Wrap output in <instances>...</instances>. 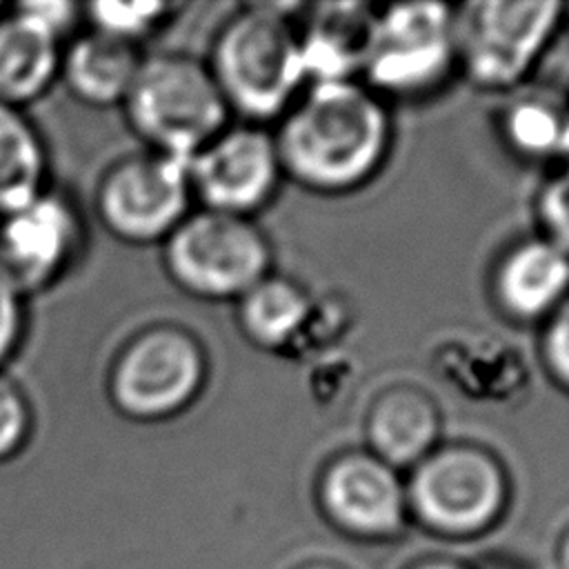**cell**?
Here are the masks:
<instances>
[{
    "label": "cell",
    "instance_id": "cell-1",
    "mask_svg": "<svg viewBox=\"0 0 569 569\" xmlns=\"http://www.w3.org/2000/svg\"><path fill=\"white\" fill-rule=\"evenodd\" d=\"M284 180L320 196L369 184L393 144L387 102L360 80L309 82L273 131Z\"/></svg>",
    "mask_w": 569,
    "mask_h": 569
},
{
    "label": "cell",
    "instance_id": "cell-2",
    "mask_svg": "<svg viewBox=\"0 0 569 569\" xmlns=\"http://www.w3.org/2000/svg\"><path fill=\"white\" fill-rule=\"evenodd\" d=\"M298 4H247L218 29L207 67L231 113L244 122L278 120L309 84L298 22Z\"/></svg>",
    "mask_w": 569,
    "mask_h": 569
},
{
    "label": "cell",
    "instance_id": "cell-3",
    "mask_svg": "<svg viewBox=\"0 0 569 569\" xmlns=\"http://www.w3.org/2000/svg\"><path fill=\"white\" fill-rule=\"evenodd\" d=\"M122 111L144 149L187 162L231 118L207 62L180 51L142 58Z\"/></svg>",
    "mask_w": 569,
    "mask_h": 569
},
{
    "label": "cell",
    "instance_id": "cell-4",
    "mask_svg": "<svg viewBox=\"0 0 569 569\" xmlns=\"http://www.w3.org/2000/svg\"><path fill=\"white\" fill-rule=\"evenodd\" d=\"M209 378L202 340L178 322H151L113 356L107 371L111 407L133 422H162L187 411Z\"/></svg>",
    "mask_w": 569,
    "mask_h": 569
},
{
    "label": "cell",
    "instance_id": "cell-5",
    "mask_svg": "<svg viewBox=\"0 0 569 569\" xmlns=\"http://www.w3.org/2000/svg\"><path fill=\"white\" fill-rule=\"evenodd\" d=\"M458 71L456 9L400 2L376 9L360 82L385 102L422 100Z\"/></svg>",
    "mask_w": 569,
    "mask_h": 569
},
{
    "label": "cell",
    "instance_id": "cell-6",
    "mask_svg": "<svg viewBox=\"0 0 569 569\" xmlns=\"http://www.w3.org/2000/svg\"><path fill=\"white\" fill-rule=\"evenodd\" d=\"M409 516L445 538H473L491 529L509 502L500 458L476 442H440L405 480Z\"/></svg>",
    "mask_w": 569,
    "mask_h": 569
},
{
    "label": "cell",
    "instance_id": "cell-7",
    "mask_svg": "<svg viewBox=\"0 0 569 569\" xmlns=\"http://www.w3.org/2000/svg\"><path fill=\"white\" fill-rule=\"evenodd\" d=\"M160 247L171 282L209 302H236L273 271L267 233L244 216L191 209Z\"/></svg>",
    "mask_w": 569,
    "mask_h": 569
},
{
    "label": "cell",
    "instance_id": "cell-8",
    "mask_svg": "<svg viewBox=\"0 0 569 569\" xmlns=\"http://www.w3.org/2000/svg\"><path fill=\"white\" fill-rule=\"evenodd\" d=\"M565 4L480 0L456 11L458 71L482 91L518 87L562 27Z\"/></svg>",
    "mask_w": 569,
    "mask_h": 569
},
{
    "label": "cell",
    "instance_id": "cell-9",
    "mask_svg": "<svg viewBox=\"0 0 569 569\" xmlns=\"http://www.w3.org/2000/svg\"><path fill=\"white\" fill-rule=\"evenodd\" d=\"M102 227L127 244L160 242L191 213L187 160L142 149L111 162L93 196Z\"/></svg>",
    "mask_w": 569,
    "mask_h": 569
},
{
    "label": "cell",
    "instance_id": "cell-10",
    "mask_svg": "<svg viewBox=\"0 0 569 569\" xmlns=\"http://www.w3.org/2000/svg\"><path fill=\"white\" fill-rule=\"evenodd\" d=\"M187 169L202 209L244 218L269 207L284 180L273 131L244 120L229 122L189 158Z\"/></svg>",
    "mask_w": 569,
    "mask_h": 569
},
{
    "label": "cell",
    "instance_id": "cell-11",
    "mask_svg": "<svg viewBox=\"0 0 569 569\" xmlns=\"http://www.w3.org/2000/svg\"><path fill=\"white\" fill-rule=\"evenodd\" d=\"M82 247L76 204L47 189L0 218V282L20 298L44 291L73 267Z\"/></svg>",
    "mask_w": 569,
    "mask_h": 569
},
{
    "label": "cell",
    "instance_id": "cell-12",
    "mask_svg": "<svg viewBox=\"0 0 569 569\" xmlns=\"http://www.w3.org/2000/svg\"><path fill=\"white\" fill-rule=\"evenodd\" d=\"M316 496L325 518L353 538L387 540L409 520L400 471L367 449L333 456L318 476Z\"/></svg>",
    "mask_w": 569,
    "mask_h": 569
},
{
    "label": "cell",
    "instance_id": "cell-13",
    "mask_svg": "<svg viewBox=\"0 0 569 569\" xmlns=\"http://www.w3.org/2000/svg\"><path fill=\"white\" fill-rule=\"evenodd\" d=\"M489 289L507 320L540 325L569 296V256L540 233L516 240L498 256Z\"/></svg>",
    "mask_w": 569,
    "mask_h": 569
},
{
    "label": "cell",
    "instance_id": "cell-14",
    "mask_svg": "<svg viewBox=\"0 0 569 569\" xmlns=\"http://www.w3.org/2000/svg\"><path fill=\"white\" fill-rule=\"evenodd\" d=\"M362 433L369 453L398 471H409L440 445L442 416L425 389L393 385L371 400Z\"/></svg>",
    "mask_w": 569,
    "mask_h": 569
},
{
    "label": "cell",
    "instance_id": "cell-15",
    "mask_svg": "<svg viewBox=\"0 0 569 569\" xmlns=\"http://www.w3.org/2000/svg\"><path fill=\"white\" fill-rule=\"evenodd\" d=\"M376 7L367 2H320L298 22L309 82L360 80Z\"/></svg>",
    "mask_w": 569,
    "mask_h": 569
},
{
    "label": "cell",
    "instance_id": "cell-16",
    "mask_svg": "<svg viewBox=\"0 0 569 569\" xmlns=\"http://www.w3.org/2000/svg\"><path fill=\"white\" fill-rule=\"evenodd\" d=\"M60 40L11 7L0 11V104L24 109L60 76Z\"/></svg>",
    "mask_w": 569,
    "mask_h": 569
},
{
    "label": "cell",
    "instance_id": "cell-17",
    "mask_svg": "<svg viewBox=\"0 0 569 569\" xmlns=\"http://www.w3.org/2000/svg\"><path fill=\"white\" fill-rule=\"evenodd\" d=\"M144 56L131 42L89 31L67 47L60 76L67 89L87 107H122Z\"/></svg>",
    "mask_w": 569,
    "mask_h": 569
},
{
    "label": "cell",
    "instance_id": "cell-18",
    "mask_svg": "<svg viewBox=\"0 0 569 569\" xmlns=\"http://www.w3.org/2000/svg\"><path fill=\"white\" fill-rule=\"evenodd\" d=\"M313 311L309 291L293 278L271 271L236 300V322L244 340L262 351L287 349Z\"/></svg>",
    "mask_w": 569,
    "mask_h": 569
},
{
    "label": "cell",
    "instance_id": "cell-19",
    "mask_svg": "<svg viewBox=\"0 0 569 569\" xmlns=\"http://www.w3.org/2000/svg\"><path fill=\"white\" fill-rule=\"evenodd\" d=\"M47 144L24 109L0 104V218L47 191Z\"/></svg>",
    "mask_w": 569,
    "mask_h": 569
},
{
    "label": "cell",
    "instance_id": "cell-20",
    "mask_svg": "<svg viewBox=\"0 0 569 569\" xmlns=\"http://www.w3.org/2000/svg\"><path fill=\"white\" fill-rule=\"evenodd\" d=\"M505 142L527 160L569 158V104L560 107L545 98H520L502 113Z\"/></svg>",
    "mask_w": 569,
    "mask_h": 569
},
{
    "label": "cell",
    "instance_id": "cell-21",
    "mask_svg": "<svg viewBox=\"0 0 569 569\" xmlns=\"http://www.w3.org/2000/svg\"><path fill=\"white\" fill-rule=\"evenodd\" d=\"M171 11L173 4L167 2H91L82 7V16H87V22L93 31L131 42L136 47L140 40L153 33Z\"/></svg>",
    "mask_w": 569,
    "mask_h": 569
},
{
    "label": "cell",
    "instance_id": "cell-22",
    "mask_svg": "<svg viewBox=\"0 0 569 569\" xmlns=\"http://www.w3.org/2000/svg\"><path fill=\"white\" fill-rule=\"evenodd\" d=\"M533 209L538 233L569 256V158L558 162L540 184Z\"/></svg>",
    "mask_w": 569,
    "mask_h": 569
},
{
    "label": "cell",
    "instance_id": "cell-23",
    "mask_svg": "<svg viewBox=\"0 0 569 569\" xmlns=\"http://www.w3.org/2000/svg\"><path fill=\"white\" fill-rule=\"evenodd\" d=\"M33 407L24 387L0 371V462L16 458L33 433Z\"/></svg>",
    "mask_w": 569,
    "mask_h": 569
},
{
    "label": "cell",
    "instance_id": "cell-24",
    "mask_svg": "<svg viewBox=\"0 0 569 569\" xmlns=\"http://www.w3.org/2000/svg\"><path fill=\"white\" fill-rule=\"evenodd\" d=\"M538 351L547 376L569 393V296L540 322Z\"/></svg>",
    "mask_w": 569,
    "mask_h": 569
},
{
    "label": "cell",
    "instance_id": "cell-25",
    "mask_svg": "<svg viewBox=\"0 0 569 569\" xmlns=\"http://www.w3.org/2000/svg\"><path fill=\"white\" fill-rule=\"evenodd\" d=\"M24 16H29L33 22H38L44 31H49L53 38L62 42L64 36L73 31L82 16V7L73 2H58V0H47V2H20L16 4Z\"/></svg>",
    "mask_w": 569,
    "mask_h": 569
},
{
    "label": "cell",
    "instance_id": "cell-26",
    "mask_svg": "<svg viewBox=\"0 0 569 569\" xmlns=\"http://www.w3.org/2000/svg\"><path fill=\"white\" fill-rule=\"evenodd\" d=\"M24 333V298L0 282V371L16 353Z\"/></svg>",
    "mask_w": 569,
    "mask_h": 569
},
{
    "label": "cell",
    "instance_id": "cell-27",
    "mask_svg": "<svg viewBox=\"0 0 569 569\" xmlns=\"http://www.w3.org/2000/svg\"><path fill=\"white\" fill-rule=\"evenodd\" d=\"M411 569H467L453 560H442V558H436V560H425Z\"/></svg>",
    "mask_w": 569,
    "mask_h": 569
},
{
    "label": "cell",
    "instance_id": "cell-28",
    "mask_svg": "<svg viewBox=\"0 0 569 569\" xmlns=\"http://www.w3.org/2000/svg\"><path fill=\"white\" fill-rule=\"evenodd\" d=\"M558 560H560V569H569V531L562 536V542L558 549Z\"/></svg>",
    "mask_w": 569,
    "mask_h": 569
},
{
    "label": "cell",
    "instance_id": "cell-29",
    "mask_svg": "<svg viewBox=\"0 0 569 569\" xmlns=\"http://www.w3.org/2000/svg\"><path fill=\"white\" fill-rule=\"evenodd\" d=\"M300 569H342L338 565H329V562H313V565H305Z\"/></svg>",
    "mask_w": 569,
    "mask_h": 569
},
{
    "label": "cell",
    "instance_id": "cell-30",
    "mask_svg": "<svg viewBox=\"0 0 569 569\" xmlns=\"http://www.w3.org/2000/svg\"><path fill=\"white\" fill-rule=\"evenodd\" d=\"M562 24H567V29H569V4H565V18H562Z\"/></svg>",
    "mask_w": 569,
    "mask_h": 569
},
{
    "label": "cell",
    "instance_id": "cell-31",
    "mask_svg": "<svg viewBox=\"0 0 569 569\" xmlns=\"http://www.w3.org/2000/svg\"><path fill=\"white\" fill-rule=\"evenodd\" d=\"M482 569H513V567H502V565H491V567H482Z\"/></svg>",
    "mask_w": 569,
    "mask_h": 569
},
{
    "label": "cell",
    "instance_id": "cell-32",
    "mask_svg": "<svg viewBox=\"0 0 569 569\" xmlns=\"http://www.w3.org/2000/svg\"><path fill=\"white\" fill-rule=\"evenodd\" d=\"M2 9H4V7H2V4H0V11H2Z\"/></svg>",
    "mask_w": 569,
    "mask_h": 569
}]
</instances>
